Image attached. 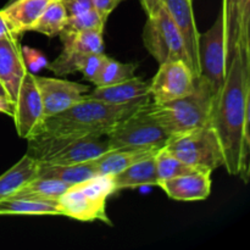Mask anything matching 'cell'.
<instances>
[{
	"label": "cell",
	"instance_id": "7a4b0ae2",
	"mask_svg": "<svg viewBox=\"0 0 250 250\" xmlns=\"http://www.w3.org/2000/svg\"><path fill=\"white\" fill-rule=\"evenodd\" d=\"M144 104L146 103L115 105L84 98L70 109L46 117L41 132L27 141L26 154L43 163L73 139L90 134L105 136L114 125Z\"/></svg>",
	"mask_w": 250,
	"mask_h": 250
},
{
	"label": "cell",
	"instance_id": "e575fe53",
	"mask_svg": "<svg viewBox=\"0 0 250 250\" xmlns=\"http://www.w3.org/2000/svg\"><path fill=\"white\" fill-rule=\"evenodd\" d=\"M142 7L146 11V16L156 14L160 9L165 6V0H139Z\"/></svg>",
	"mask_w": 250,
	"mask_h": 250
},
{
	"label": "cell",
	"instance_id": "ffe728a7",
	"mask_svg": "<svg viewBox=\"0 0 250 250\" xmlns=\"http://www.w3.org/2000/svg\"><path fill=\"white\" fill-rule=\"evenodd\" d=\"M97 176L94 160L87 163L72 164V165H51V164H38L36 177L51 178L72 186Z\"/></svg>",
	"mask_w": 250,
	"mask_h": 250
},
{
	"label": "cell",
	"instance_id": "e0dca14e",
	"mask_svg": "<svg viewBox=\"0 0 250 250\" xmlns=\"http://www.w3.org/2000/svg\"><path fill=\"white\" fill-rule=\"evenodd\" d=\"M160 149H110L94 160L97 176H115L137 161L151 158Z\"/></svg>",
	"mask_w": 250,
	"mask_h": 250
},
{
	"label": "cell",
	"instance_id": "6da1fadb",
	"mask_svg": "<svg viewBox=\"0 0 250 250\" xmlns=\"http://www.w3.org/2000/svg\"><path fill=\"white\" fill-rule=\"evenodd\" d=\"M250 48L237 43L226 80L214 99L211 126L224 153L227 172L249 180Z\"/></svg>",
	"mask_w": 250,
	"mask_h": 250
},
{
	"label": "cell",
	"instance_id": "5bb4252c",
	"mask_svg": "<svg viewBox=\"0 0 250 250\" xmlns=\"http://www.w3.org/2000/svg\"><path fill=\"white\" fill-rule=\"evenodd\" d=\"M109 150L110 146L106 137L100 134H90L71 141L54 155L44 160L43 164L72 165V164L87 163V161L95 160Z\"/></svg>",
	"mask_w": 250,
	"mask_h": 250
},
{
	"label": "cell",
	"instance_id": "4dcf8cb0",
	"mask_svg": "<svg viewBox=\"0 0 250 250\" xmlns=\"http://www.w3.org/2000/svg\"><path fill=\"white\" fill-rule=\"evenodd\" d=\"M107 55L104 53H97V54H87L83 59L82 67H81L80 72L82 73L83 77L88 81V82H93L98 73L102 70L103 65L106 61Z\"/></svg>",
	"mask_w": 250,
	"mask_h": 250
},
{
	"label": "cell",
	"instance_id": "484cf974",
	"mask_svg": "<svg viewBox=\"0 0 250 250\" xmlns=\"http://www.w3.org/2000/svg\"><path fill=\"white\" fill-rule=\"evenodd\" d=\"M136 70L137 63L120 62L107 56L102 70L92 83L95 87H107V85L116 84L133 77Z\"/></svg>",
	"mask_w": 250,
	"mask_h": 250
},
{
	"label": "cell",
	"instance_id": "1f68e13d",
	"mask_svg": "<svg viewBox=\"0 0 250 250\" xmlns=\"http://www.w3.org/2000/svg\"><path fill=\"white\" fill-rule=\"evenodd\" d=\"M22 55H23V60L24 63H26L27 70L32 73L38 72L42 68L46 67L49 63L44 54L34 48L24 46V48H22Z\"/></svg>",
	"mask_w": 250,
	"mask_h": 250
},
{
	"label": "cell",
	"instance_id": "cb8c5ba5",
	"mask_svg": "<svg viewBox=\"0 0 250 250\" xmlns=\"http://www.w3.org/2000/svg\"><path fill=\"white\" fill-rule=\"evenodd\" d=\"M67 12L61 0H50L41 16L37 19L31 31L38 32L49 38L59 36L67 21Z\"/></svg>",
	"mask_w": 250,
	"mask_h": 250
},
{
	"label": "cell",
	"instance_id": "8992f818",
	"mask_svg": "<svg viewBox=\"0 0 250 250\" xmlns=\"http://www.w3.org/2000/svg\"><path fill=\"white\" fill-rule=\"evenodd\" d=\"M164 148L199 170L212 172L225 164L224 153L211 124L170 137Z\"/></svg>",
	"mask_w": 250,
	"mask_h": 250
},
{
	"label": "cell",
	"instance_id": "3957f363",
	"mask_svg": "<svg viewBox=\"0 0 250 250\" xmlns=\"http://www.w3.org/2000/svg\"><path fill=\"white\" fill-rule=\"evenodd\" d=\"M237 42V21L232 0H222L216 21L199 36L200 77L209 83L216 97L227 76L229 61Z\"/></svg>",
	"mask_w": 250,
	"mask_h": 250
},
{
	"label": "cell",
	"instance_id": "83f0119b",
	"mask_svg": "<svg viewBox=\"0 0 250 250\" xmlns=\"http://www.w3.org/2000/svg\"><path fill=\"white\" fill-rule=\"evenodd\" d=\"M105 24L106 23L103 21L100 15L97 12V10L93 7V9L82 12V14L68 16L63 29L67 32H81L88 31V29H100V31H104Z\"/></svg>",
	"mask_w": 250,
	"mask_h": 250
},
{
	"label": "cell",
	"instance_id": "f1b7e54d",
	"mask_svg": "<svg viewBox=\"0 0 250 250\" xmlns=\"http://www.w3.org/2000/svg\"><path fill=\"white\" fill-rule=\"evenodd\" d=\"M85 55L83 54L72 53V51L63 50L60 53V55L53 61V62L48 63L46 67L54 72L55 75L65 76L71 75V73L80 72L81 67H82L83 59Z\"/></svg>",
	"mask_w": 250,
	"mask_h": 250
},
{
	"label": "cell",
	"instance_id": "d590c367",
	"mask_svg": "<svg viewBox=\"0 0 250 250\" xmlns=\"http://www.w3.org/2000/svg\"><path fill=\"white\" fill-rule=\"evenodd\" d=\"M10 36H16V34L12 31L11 24L9 23L2 10H0V39L6 38V37Z\"/></svg>",
	"mask_w": 250,
	"mask_h": 250
},
{
	"label": "cell",
	"instance_id": "9a60e30c",
	"mask_svg": "<svg viewBox=\"0 0 250 250\" xmlns=\"http://www.w3.org/2000/svg\"><path fill=\"white\" fill-rule=\"evenodd\" d=\"M158 186L173 200L199 202L209 198L211 193V172L199 170L165 180Z\"/></svg>",
	"mask_w": 250,
	"mask_h": 250
},
{
	"label": "cell",
	"instance_id": "8fae6325",
	"mask_svg": "<svg viewBox=\"0 0 250 250\" xmlns=\"http://www.w3.org/2000/svg\"><path fill=\"white\" fill-rule=\"evenodd\" d=\"M34 80L41 93L46 117L54 116L70 109L71 106L84 99V95L89 92L88 85L60 78L34 75Z\"/></svg>",
	"mask_w": 250,
	"mask_h": 250
},
{
	"label": "cell",
	"instance_id": "ba28073f",
	"mask_svg": "<svg viewBox=\"0 0 250 250\" xmlns=\"http://www.w3.org/2000/svg\"><path fill=\"white\" fill-rule=\"evenodd\" d=\"M142 38L148 53L159 63L171 60H183L189 63L182 37L165 6L148 16Z\"/></svg>",
	"mask_w": 250,
	"mask_h": 250
},
{
	"label": "cell",
	"instance_id": "4fadbf2b",
	"mask_svg": "<svg viewBox=\"0 0 250 250\" xmlns=\"http://www.w3.org/2000/svg\"><path fill=\"white\" fill-rule=\"evenodd\" d=\"M165 7L175 21L178 32L185 43L189 59L190 67L195 77L200 76L199 56H198V43L200 33L193 11V0H165Z\"/></svg>",
	"mask_w": 250,
	"mask_h": 250
},
{
	"label": "cell",
	"instance_id": "603a6c76",
	"mask_svg": "<svg viewBox=\"0 0 250 250\" xmlns=\"http://www.w3.org/2000/svg\"><path fill=\"white\" fill-rule=\"evenodd\" d=\"M103 32L104 31L100 29H88L81 32H67L62 29L59 37L63 44V50L87 55V54L103 53L104 50Z\"/></svg>",
	"mask_w": 250,
	"mask_h": 250
},
{
	"label": "cell",
	"instance_id": "ac0fdd59",
	"mask_svg": "<svg viewBox=\"0 0 250 250\" xmlns=\"http://www.w3.org/2000/svg\"><path fill=\"white\" fill-rule=\"evenodd\" d=\"M49 1L50 0H14L7 2L1 10L11 24L14 33L22 37L24 32L31 31Z\"/></svg>",
	"mask_w": 250,
	"mask_h": 250
},
{
	"label": "cell",
	"instance_id": "2e32d148",
	"mask_svg": "<svg viewBox=\"0 0 250 250\" xmlns=\"http://www.w3.org/2000/svg\"><path fill=\"white\" fill-rule=\"evenodd\" d=\"M84 98L115 105L148 103L150 102L149 82L133 76L132 78L116 84L107 85V87H95L94 90L89 94L87 93Z\"/></svg>",
	"mask_w": 250,
	"mask_h": 250
},
{
	"label": "cell",
	"instance_id": "7c38bea8",
	"mask_svg": "<svg viewBox=\"0 0 250 250\" xmlns=\"http://www.w3.org/2000/svg\"><path fill=\"white\" fill-rule=\"evenodd\" d=\"M27 71L22 55L21 37L10 36L0 39V81L12 104L16 102L20 85Z\"/></svg>",
	"mask_w": 250,
	"mask_h": 250
},
{
	"label": "cell",
	"instance_id": "277c9868",
	"mask_svg": "<svg viewBox=\"0 0 250 250\" xmlns=\"http://www.w3.org/2000/svg\"><path fill=\"white\" fill-rule=\"evenodd\" d=\"M214 99L215 94L209 83L199 76L195 80L194 92L189 95L164 104L149 102L146 109L168 136L172 137L210 125Z\"/></svg>",
	"mask_w": 250,
	"mask_h": 250
},
{
	"label": "cell",
	"instance_id": "74e56055",
	"mask_svg": "<svg viewBox=\"0 0 250 250\" xmlns=\"http://www.w3.org/2000/svg\"><path fill=\"white\" fill-rule=\"evenodd\" d=\"M0 97L5 98V99H9V100H10L9 94H7V92H6V89H5L4 85H2L1 81H0ZM10 102H11V100H10Z\"/></svg>",
	"mask_w": 250,
	"mask_h": 250
},
{
	"label": "cell",
	"instance_id": "30bf717a",
	"mask_svg": "<svg viewBox=\"0 0 250 250\" xmlns=\"http://www.w3.org/2000/svg\"><path fill=\"white\" fill-rule=\"evenodd\" d=\"M15 128L20 138L26 141L41 132L46 116L34 73L27 71L20 85L19 94L14 104Z\"/></svg>",
	"mask_w": 250,
	"mask_h": 250
},
{
	"label": "cell",
	"instance_id": "9c48e42d",
	"mask_svg": "<svg viewBox=\"0 0 250 250\" xmlns=\"http://www.w3.org/2000/svg\"><path fill=\"white\" fill-rule=\"evenodd\" d=\"M159 65L158 72L149 82L153 103L164 104L194 92L197 77L189 63L183 60H171Z\"/></svg>",
	"mask_w": 250,
	"mask_h": 250
},
{
	"label": "cell",
	"instance_id": "d4e9b609",
	"mask_svg": "<svg viewBox=\"0 0 250 250\" xmlns=\"http://www.w3.org/2000/svg\"><path fill=\"white\" fill-rule=\"evenodd\" d=\"M0 215H60L58 203L26 198H6L0 202Z\"/></svg>",
	"mask_w": 250,
	"mask_h": 250
},
{
	"label": "cell",
	"instance_id": "7402d4cb",
	"mask_svg": "<svg viewBox=\"0 0 250 250\" xmlns=\"http://www.w3.org/2000/svg\"><path fill=\"white\" fill-rule=\"evenodd\" d=\"M68 187L70 185L58 180L33 177L9 198H26V199L58 203L59 198Z\"/></svg>",
	"mask_w": 250,
	"mask_h": 250
},
{
	"label": "cell",
	"instance_id": "8d00e7d4",
	"mask_svg": "<svg viewBox=\"0 0 250 250\" xmlns=\"http://www.w3.org/2000/svg\"><path fill=\"white\" fill-rule=\"evenodd\" d=\"M0 112L12 116L14 115V104L9 99L0 97Z\"/></svg>",
	"mask_w": 250,
	"mask_h": 250
},
{
	"label": "cell",
	"instance_id": "d6986e66",
	"mask_svg": "<svg viewBox=\"0 0 250 250\" xmlns=\"http://www.w3.org/2000/svg\"><path fill=\"white\" fill-rule=\"evenodd\" d=\"M154 156L137 161L126 170L112 176L116 192L121 189H136L141 187L158 186V175H156Z\"/></svg>",
	"mask_w": 250,
	"mask_h": 250
},
{
	"label": "cell",
	"instance_id": "d6a6232c",
	"mask_svg": "<svg viewBox=\"0 0 250 250\" xmlns=\"http://www.w3.org/2000/svg\"><path fill=\"white\" fill-rule=\"evenodd\" d=\"M92 1L94 9L97 10L98 14L100 15L103 21L106 23L110 14H111L124 0H92Z\"/></svg>",
	"mask_w": 250,
	"mask_h": 250
},
{
	"label": "cell",
	"instance_id": "44dd1931",
	"mask_svg": "<svg viewBox=\"0 0 250 250\" xmlns=\"http://www.w3.org/2000/svg\"><path fill=\"white\" fill-rule=\"evenodd\" d=\"M38 161L24 154L12 167L0 176V202L11 197L38 171Z\"/></svg>",
	"mask_w": 250,
	"mask_h": 250
},
{
	"label": "cell",
	"instance_id": "836d02e7",
	"mask_svg": "<svg viewBox=\"0 0 250 250\" xmlns=\"http://www.w3.org/2000/svg\"><path fill=\"white\" fill-rule=\"evenodd\" d=\"M61 1L65 6L67 16L82 14L94 7L92 0H61Z\"/></svg>",
	"mask_w": 250,
	"mask_h": 250
},
{
	"label": "cell",
	"instance_id": "4316f807",
	"mask_svg": "<svg viewBox=\"0 0 250 250\" xmlns=\"http://www.w3.org/2000/svg\"><path fill=\"white\" fill-rule=\"evenodd\" d=\"M155 166H156V175H158V185L165 180L178 177V176L187 175V173L199 171V168H195L193 166L187 165L176 158L175 155L166 150L165 148H161L158 153L155 154ZM207 171V170H205Z\"/></svg>",
	"mask_w": 250,
	"mask_h": 250
},
{
	"label": "cell",
	"instance_id": "f546056e",
	"mask_svg": "<svg viewBox=\"0 0 250 250\" xmlns=\"http://www.w3.org/2000/svg\"><path fill=\"white\" fill-rule=\"evenodd\" d=\"M236 12L237 43L250 48L249 23H250V0H232Z\"/></svg>",
	"mask_w": 250,
	"mask_h": 250
},
{
	"label": "cell",
	"instance_id": "5b68a950",
	"mask_svg": "<svg viewBox=\"0 0 250 250\" xmlns=\"http://www.w3.org/2000/svg\"><path fill=\"white\" fill-rule=\"evenodd\" d=\"M116 192L112 176H94L70 186L58 199L60 215L81 222L100 221L112 226L106 200Z\"/></svg>",
	"mask_w": 250,
	"mask_h": 250
},
{
	"label": "cell",
	"instance_id": "f35d334b",
	"mask_svg": "<svg viewBox=\"0 0 250 250\" xmlns=\"http://www.w3.org/2000/svg\"><path fill=\"white\" fill-rule=\"evenodd\" d=\"M11 1H14V0H9V1H7V2H11Z\"/></svg>",
	"mask_w": 250,
	"mask_h": 250
},
{
	"label": "cell",
	"instance_id": "52a82bcc",
	"mask_svg": "<svg viewBox=\"0 0 250 250\" xmlns=\"http://www.w3.org/2000/svg\"><path fill=\"white\" fill-rule=\"evenodd\" d=\"M146 104L106 132L105 137L110 149H161L165 146L170 136L149 114Z\"/></svg>",
	"mask_w": 250,
	"mask_h": 250
}]
</instances>
